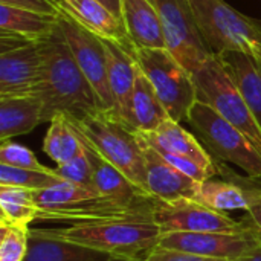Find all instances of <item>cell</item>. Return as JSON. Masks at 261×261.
I'll list each match as a JSON object with an SVG mask.
<instances>
[{
	"label": "cell",
	"instance_id": "1",
	"mask_svg": "<svg viewBox=\"0 0 261 261\" xmlns=\"http://www.w3.org/2000/svg\"><path fill=\"white\" fill-rule=\"evenodd\" d=\"M43 72L37 96L43 102V119H50L63 113L73 119H81L101 109L99 99L81 72L69 43L58 26L47 37L38 40Z\"/></svg>",
	"mask_w": 261,
	"mask_h": 261
},
{
	"label": "cell",
	"instance_id": "2",
	"mask_svg": "<svg viewBox=\"0 0 261 261\" xmlns=\"http://www.w3.org/2000/svg\"><path fill=\"white\" fill-rule=\"evenodd\" d=\"M50 234L107 254L144 261L159 246L161 229L151 213L104 222L76 223L64 228H46Z\"/></svg>",
	"mask_w": 261,
	"mask_h": 261
},
{
	"label": "cell",
	"instance_id": "3",
	"mask_svg": "<svg viewBox=\"0 0 261 261\" xmlns=\"http://www.w3.org/2000/svg\"><path fill=\"white\" fill-rule=\"evenodd\" d=\"M69 119L99 156L147 193L142 142L128 122L113 110H98L81 119Z\"/></svg>",
	"mask_w": 261,
	"mask_h": 261
},
{
	"label": "cell",
	"instance_id": "4",
	"mask_svg": "<svg viewBox=\"0 0 261 261\" xmlns=\"http://www.w3.org/2000/svg\"><path fill=\"white\" fill-rule=\"evenodd\" d=\"M190 5L211 55L240 50L261 60L260 21L239 12L225 0H190Z\"/></svg>",
	"mask_w": 261,
	"mask_h": 261
},
{
	"label": "cell",
	"instance_id": "5",
	"mask_svg": "<svg viewBox=\"0 0 261 261\" xmlns=\"http://www.w3.org/2000/svg\"><path fill=\"white\" fill-rule=\"evenodd\" d=\"M35 200L40 210L37 220L67 222L69 225L125 219L151 213V208H124L95 190L70 182H61L55 187L35 191Z\"/></svg>",
	"mask_w": 261,
	"mask_h": 261
},
{
	"label": "cell",
	"instance_id": "6",
	"mask_svg": "<svg viewBox=\"0 0 261 261\" xmlns=\"http://www.w3.org/2000/svg\"><path fill=\"white\" fill-rule=\"evenodd\" d=\"M187 122L213 159L228 162L248 177L261 180V151L242 130L200 101L191 107Z\"/></svg>",
	"mask_w": 261,
	"mask_h": 261
},
{
	"label": "cell",
	"instance_id": "7",
	"mask_svg": "<svg viewBox=\"0 0 261 261\" xmlns=\"http://www.w3.org/2000/svg\"><path fill=\"white\" fill-rule=\"evenodd\" d=\"M132 55L153 84L168 116L176 122H187L190 110L197 101L193 72L168 49H151L133 44Z\"/></svg>",
	"mask_w": 261,
	"mask_h": 261
},
{
	"label": "cell",
	"instance_id": "8",
	"mask_svg": "<svg viewBox=\"0 0 261 261\" xmlns=\"http://www.w3.org/2000/svg\"><path fill=\"white\" fill-rule=\"evenodd\" d=\"M197 101L210 106L222 118L242 130L261 151V128L239 87L216 55L193 72Z\"/></svg>",
	"mask_w": 261,
	"mask_h": 261
},
{
	"label": "cell",
	"instance_id": "9",
	"mask_svg": "<svg viewBox=\"0 0 261 261\" xmlns=\"http://www.w3.org/2000/svg\"><path fill=\"white\" fill-rule=\"evenodd\" d=\"M151 216L162 234L168 232H226L240 234L249 229L225 213L214 211L196 200L180 199L165 202L154 199Z\"/></svg>",
	"mask_w": 261,
	"mask_h": 261
},
{
	"label": "cell",
	"instance_id": "10",
	"mask_svg": "<svg viewBox=\"0 0 261 261\" xmlns=\"http://www.w3.org/2000/svg\"><path fill=\"white\" fill-rule=\"evenodd\" d=\"M161 17L167 49L190 70L196 72L211 55L205 46L190 0H151Z\"/></svg>",
	"mask_w": 261,
	"mask_h": 261
},
{
	"label": "cell",
	"instance_id": "11",
	"mask_svg": "<svg viewBox=\"0 0 261 261\" xmlns=\"http://www.w3.org/2000/svg\"><path fill=\"white\" fill-rule=\"evenodd\" d=\"M60 28L69 43V47L81 72L93 87L99 99L101 109L115 112V99L109 86L107 60L102 40L93 32L87 31L84 26H81L63 9L60 11Z\"/></svg>",
	"mask_w": 261,
	"mask_h": 261
},
{
	"label": "cell",
	"instance_id": "12",
	"mask_svg": "<svg viewBox=\"0 0 261 261\" xmlns=\"http://www.w3.org/2000/svg\"><path fill=\"white\" fill-rule=\"evenodd\" d=\"M258 243L255 231L249 226L240 234L226 232H168L162 234L159 246L188 252L206 258L236 261Z\"/></svg>",
	"mask_w": 261,
	"mask_h": 261
},
{
	"label": "cell",
	"instance_id": "13",
	"mask_svg": "<svg viewBox=\"0 0 261 261\" xmlns=\"http://www.w3.org/2000/svg\"><path fill=\"white\" fill-rule=\"evenodd\" d=\"M43 58L40 43L0 55V96L35 95L41 83Z\"/></svg>",
	"mask_w": 261,
	"mask_h": 261
},
{
	"label": "cell",
	"instance_id": "14",
	"mask_svg": "<svg viewBox=\"0 0 261 261\" xmlns=\"http://www.w3.org/2000/svg\"><path fill=\"white\" fill-rule=\"evenodd\" d=\"M80 136L93 168L95 191L112 199L113 202H116L124 208H130V210L151 208L154 199L150 194H147L144 190H141L135 182H132L122 171H119L116 167L109 164L102 156H99L81 133Z\"/></svg>",
	"mask_w": 261,
	"mask_h": 261
},
{
	"label": "cell",
	"instance_id": "15",
	"mask_svg": "<svg viewBox=\"0 0 261 261\" xmlns=\"http://www.w3.org/2000/svg\"><path fill=\"white\" fill-rule=\"evenodd\" d=\"M139 135V133H138ZM145 161V185L147 193L153 199L173 202L180 199L194 200L199 184L194 179L185 176L174 167H171L150 144H147L139 135Z\"/></svg>",
	"mask_w": 261,
	"mask_h": 261
},
{
	"label": "cell",
	"instance_id": "16",
	"mask_svg": "<svg viewBox=\"0 0 261 261\" xmlns=\"http://www.w3.org/2000/svg\"><path fill=\"white\" fill-rule=\"evenodd\" d=\"M101 40L106 49L107 78L115 99V113H118L127 122L130 99L135 90L138 75L141 72L139 64L132 55V47L135 43L124 46L113 40Z\"/></svg>",
	"mask_w": 261,
	"mask_h": 261
},
{
	"label": "cell",
	"instance_id": "17",
	"mask_svg": "<svg viewBox=\"0 0 261 261\" xmlns=\"http://www.w3.org/2000/svg\"><path fill=\"white\" fill-rule=\"evenodd\" d=\"M113 254H107L75 242L64 240L50 234L46 228L29 231L28 254L24 261H125Z\"/></svg>",
	"mask_w": 261,
	"mask_h": 261
},
{
	"label": "cell",
	"instance_id": "18",
	"mask_svg": "<svg viewBox=\"0 0 261 261\" xmlns=\"http://www.w3.org/2000/svg\"><path fill=\"white\" fill-rule=\"evenodd\" d=\"M252 179L249 177L245 182L232 180H213L208 179L199 184L194 200L219 213H232V211H248L261 197V180L248 184Z\"/></svg>",
	"mask_w": 261,
	"mask_h": 261
},
{
	"label": "cell",
	"instance_id": "19",
	"mask_svg": "<svg viewBox=\"0 0 261 261\" xmlns=\"http://www.w3.org/2000/svg\"><path fill=\"white\" fill-rule=\"evenodd\" d=\"M139 133V132H138ZM142 139L150 144L159 153H173L190 158L202 165L213 177L217 174V167L211 154L202 145V142L182 127L180 122L167 119L156 132L153 133H139Z\"/></svg>",
	"mask_w": 261,
	"mask_h": 261
},
{
	"label": "cell",
	"instance_id": "20",
	"mask_svg": "<svg viewBox=\"0 0 261 261\" xmlns=\"http://www.w3.org/2000/svg\"><path fill=\"white\" fill-rule=\"evenodd\" d=\"M58 6L99 38L113 40L124 46L133 43L124 20L98 0H58Z\"/></svg>",
	"mask_w": 261,
	"mask_h": 261
},
{
	"label": "cell",
	"instance_id": "21",
	"mask_svg": "<svg viewBox=\"0 0 261 261\" xmlns=\"http://www.w3.org/2000/svg\"><path fill=\"white\" fill-rule=\"evenodd\" d=\"M122 20L136 46L167 49L164 26L151 0H122Z\"/></svg>",
	"mask_w": 261,
	"mask_h": 261
},
{
	"label": "cell",
	"instance_id": "22",
	"mask_svg": "<svg viewBox=\"0 0 261 261\" xmlns=\"http://www.w3.org/2000/svg\"><path fill=\"white\" fill-rule=\"evenodd\" d=\"M216 57L239 87L261 128V60L240 50H229Z\"/></svg>",
	"mask_w": 261,
	"mask_h": 261
},
{
	"label": "cell",
	"instance_id": "23",
	"mask_svg": "<svg viewBox=\"0 0 261 261\" xmlns=\"http://www.w3.org/2000/svg\"><path fill=\"white\" fill-rule=\"evenodd\" d=\"M43 122V102L37 95L0 96L2 142L29 133Z\"/></svg>",
	"mask_w": 261,
	"mask_h": 261
},
{
	"label": "cell",
	"instance_id": "24",
	"mask_svg": "<svg viewBox=\"0 0 261 261\" xmlns=\"http://www.w3.org/2000/svg\"><path fill=\"white\" fill-rule=\"evenodd\" d=\"M167 119L171 118L161 102L153 84L141 70L130 99L127 122L139 133H153Z\"/></svg>",
	"mask_w": 261,
	"mask_h": 261
},
{
	"label": "cell",
	"instance_id": "25",
	"mask_svg": "<svg viewBox=\"0 0 261 261\" xmlns=\"http://www.w3.org/2000/svg\"><path fill=\"white\" fill-rule=\"evenodd\" d=\"M60 23V14H43L0 5V29L23 35L32 41L47 37Z\"/></svg>",
	"mask_w": 261,
	"mask_h": 261
},
{
	"label": "cell",
	"instance_id": "26",
	"mask_svg": "<svg viewBox=\"0 0 261 261\" xmlns=\"http://www.w3.org/2000/svg\"><path fill=\"white\" fill-rule=\"evenodd\" d=\"M43 151L57 165L69 162L83 151L81 136L66 115L58 113L50 119L43 141Z\"/></svg>",
	"mask_w": 261,
	"mask_h": 261
},
{
	"label": "cell",
	"instance_id": "27",
	"mask_svg": "<svg viewBox=\"0 0 261 261\" xmlns=\"http://www.w3.org/2000/svg\"><path fill=\"white\" fill-rule=\"evenodd\" d=\"M0 220L17 226H29L40 211L35 191L12 185H0Z\"/></svg>",
	"mask_w": 261,
	"mask_h": 261
},
{
	"label": "cell",
	"instance_id": "28",
	"mask_svg": "<svg viewBox=\"0 0 261 261\" xmlns=\"http://www.w3.org/2000/svg\"><path fill=\"white\" fill-rule=\"evenodd\" d=\"M64 182L55 170L49 168L47 171L40 170H24V168H14L0 164V185H12L21 187L32 191L46 190Z\"/></svg>",
	"mask_w": 261,
	"mask_h": 261
},
{
	"label": "cell",
	"instance_id": "29",
	"mask_svg": "<svg viewBox=\"0 0 261 261\" xmlns=\"http://www.w3.org/2000/svg\"><path fill=\"white\" fill-rule=\"evenodd\" d=\"M29 226H17L0 220V261H24Z\"/></svg>",
	"mask_w": 261,
	"mask_h": 261
},
{
	"label": "cell",
	"instance_id": "30",
	"mask_svg": "<svg viewBox=\"0 0 261 261\" xmlns=\"http://www.w3.org/2000/svg\"><path fill=\"white\" fill-rule=\"evenodd\" d=\"M54 170L64 182H70V184H75L80 187L95 190L93 188V168H92L90 159L84 150V145H83V151L76 158L70 159L66 164L57 165V168H54Z\"/></svg>",
	"mask_w": 261,
	"mask_h": 261
},
{
	"label": "cell",
	"instance_id": "31",
	"mask_svg": "<svg viewBox=\"0 0 261 261\" xmlns=\"http://www.w3.org/2000/svg\"><path fill=\"white\" fill-rule=\"evenodd\" d=\"M0 164L14 167V168H24V170H40L47 171L49 168L44 167L35 154L24 145L12 142V141H3L0 145Z\"/></svg>",
	"mask_w": 261,
	"mask_h": 261
},
{
	"label": "cell",
	"instance_id": "32",
	"mask_svg": "<svg viewBox=\"0 0 261 261\" xmlns=\"http://www.w3.org/2000/svg\"><path fill=\"white\" fill-rule=\"evenodd\" d=\"M144 261H226V260H217V258H206V257H200V255H194V254H188V252H180V251H174V249H168L164 246H156Z\"/></svg>",
	"mask_w": 261,
	"mask_h": 261
},
{
	"label": "cell",
	"instance_id": "33",
	"mask_svg": "<svg viewBox=\"0 0 261 261\" xmlns=\"http://www.w3.org/2000/svg\"><path fill=\"white\" fill-rule=\"evenodd\" d=\"M0 5L24 9V11H34V12H43V14H60V6L55 0H0Z\"/></svg>",
	"mask_w": 261,
	"mask_h": 261
},
{
	"label": "cell",
	"instance_id": "34",
	"mask_svg": "<svg viewBox=\"0 0 261 261\" xmlns=\"http://www.w3.org/2000/svg\"><path fill=\"white\" fill-rule=\"evenodd\" d=\"M29 43H32V40H29V38H26L23 35L0 29V55L12 52L15 49H20V47H23V46H26Z\"/></svg>",
	"mask_w": 261,
	"mask_h": 261
},
{
	"label": "cell",
	"instance_id": "35",
	"mask_svg": "<svg viewBox=\"0 0 261 261\" xmlns=\"http://www.w3.org/2000/svg\"><path fill=\"white\" fill-rule=\"evenodd\" d=\"M248 220L245 222L248 226H251L258 236H261V197L246 211Z\"/></svg>",
	"mask_w": 261,
	"mask_h": 261
},
{
	"label": "cell",
	"instance_id": "36",
	"mask_svg": "<svg viewBox=\"0 0 261 261\" xmlns=\"http://www.w3.org/2000/svg\"><path fill=\"white\" fill-rule=\"evenodd\" d=\"M101 2L106 8H109L115 15L122 18V0H98Z\"/></svg>",
	"mask_w": 261,
	"mask_h": 261
},
{
	"label": "cell",
	"instance_id": "37",
	"mask_svg": "<svg viewBox=\"0 0 261 261\" xmlns=\"http://www.w3.org/2000/svg\"><path fill=\"white\" fill-rule=\"evenodd\" d=\"M258 240V239H257ZM236 261H261V245L260 242L248 252V254H245L243 257H240L239 260Z\"/></svg>",
	"mask_w": 261,
	"mask_h": 261
},
{
	"label": "cell",
	"instance_id": "38",
	"mask_svg": "<svg viewBox=\"0 0 261 261\" xmlns=\"http://www.w3.org/2000/svg\"><path fill=\"white\" fill-rule=\"evenodd\" d=\"M255 234H257V232H255ZM257 239H258V242H260V245H261V236H258V234H257Z\"/></svg>",
	"mask_w": 261,
	"mask_h": 261
},
{
	"label": "cell",
	"instance_id": "39",
	"mask_svg": "<svg viewBox=\"0 0 261 261\" xmlns=\"http://www.w3.org/2000/svg\"><path fill=\"white\" fill-rule=\"evenodd\" d=\"M125 261H138V260H125Z\"/></svg>",
	"mask_w": 261,
	"mask_h": 261
},
{
	"label": "cell",
	"instance_id": "40",
	"mask_svg": "<svg viewBox=\"0 0 261 261\" xmlns=\"http://www.w3.org/2000/svg\"><path fill=\"white\" fill-rule=\"evenodd\" d=\"M55 2H57V3H58V0H55Z\"/></svg>",
	"mask_w": 261,
	"mask_h": 261
}]
</instances>
